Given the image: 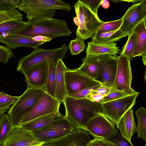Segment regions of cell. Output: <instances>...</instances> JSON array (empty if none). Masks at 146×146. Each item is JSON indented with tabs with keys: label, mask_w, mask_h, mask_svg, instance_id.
<instances>
[{
	"label": "cell",
	"mask_w": 146,
	"mask_h": 146,
	"mask_svg": "<svg viewBox=\"0 0 146 146\" xmlns=\"http://www.w3.org/2000/svg\"><path fill=\"white\" fill-rule=\"evenodd\" d=\"M63 103L65 117L79 129L86 131V126L92 119L104 115L102 103L86 98L76 99L67 95Z\"/></svg>",
	"instance_id": "cell-1"
},
{
	"label": "cell",
	"mask_w": 146,
	"mask_h": 146,
	"mask_svg": "<svg viewBox=\"0 0 146 146\" xmlns=\"http://www.w3.org/2000/svg\"><path fill=\"white\" fill-rule=\"evenodd\" d=\"M27 22V27L12 36L31 38L41 35L52 39L59 36H70L72 33L67 22L64 20L52 18Z\"/></svg>",
	"instance_id": "cell-2"
},
{
	"label": "cell",
	"mask_w": 146,
	"mask_h": 146,
	"mask_svg": "<svg viewBox=\"0 0 146 146\" xmlns=\"http://www.w3.org/2000/svg\"><path fill=\"white\" fill-rule=\"evenodd\" d=\"M17 8L26 14L28 21L53 18L56 10L69 11L71 6L60 0H21Z\"/></svg>",
	"instance_id": "cell-3"
},
{
	"label": "cell",
	"mask_w": 146,
	"mask_h": 146,
	"mask_svg": "<svg viewBox=\"0 0 146 146\" xmlns=\"http://www.w3.org/2000/svg\"><path fill=\"white\" fill-rule=\"evenodd\" d=\"M74 7L76 17L74 18L73 21L78 26L76 36L84 40L92 38L104 22L82 0L77 1Z\"/></svg>",
	"instance_id": "cell-4"
},
{
	"label": "cell",
	"mask_w": 146,
	"mask_h": 146,
	"mask_svg": "<svg viewBox=\"0 0 146 146\" xmlns=\"http://www.w3.org/2000/svg\"><path fill=\"white\" fill-rule=\"evenodd\" d=\"M46 92L44 88L27 87L8 112L13 126L20 125L23 117Z\"/></svg>",
	"instance_id": "cell-5"
},
{
	"label": "cell",
	"mask_w": 146,
	"mask_h": 146,
	"mask_svg": "<svg viewBox=\"0 0 146 146\" xmlns=\"http://www.w3.org/2000/svg\"><path fill=\"white\" fill-rule=\"evenodd\" d=\"M69 49L68 45H62L59 48L54 49L43 48L37 47L29 55L22 57L19 61L16 71L21 72L35 65L42 63L50 59L57 61L66 56Z\"/></svg>",
	"instance_id": "cell-6"
},
{
	"label": "cell",
	"mask_w": 146,
	"mask_h": 146,
	"mask_svg": "<svg viewBox=\"0 0 146 146\" xmlns=\"http://www.w3.org/2000/svg\"><path fill=\"white\" fill-rule=\"evenodd\" d=\"M78 129L64 116L62 119L32 132L35 137L46 143H54Z\"/></svg>",
	"instance_id": "cell-7"
},
{
	"label": "cell",
	"mask_w": 146,
	"mask_h": 146,
	"mask_svg": "<svg viewBox=\"0 0 146 146\" xmlns=\"http://www.w3.org/2000/svg\"><path fill=\"white\" fill-rule=\"evenodd\" d=\"M139 92L117 100L102 103L104 115L118 129L119 122L124 114L136 103Z\"/></svg>",
	"instance_id": "cell-8"
},
{
	"label": "cell",
	"mask_w": 146,
	"mask_h": 146,
	"mask_svg": "<svg viewBox=\"0 0 146 146\" xmlns=\"http://www.w3.org/2000/svg\"><path fill=\"white\" fill-rule=\"evenodd\" d=\"M61 103L46 92L23 117L20 125L40 117L60 112Z\"/></svg>",
	"instance_id": "cell-9"
},
{
	"label": "cell",
	"mask_w": 146,
	"mask_h": 146,
	"mask_svg": "<svg viewBox=\"0 0 146 146\" xmlns=\"http://www.w3.org/2000/svg\"><path fill=\"white\" fill-rule=\"evenodd\" d=\"M122 24L119 29L129 36L135 27L146 19V0H141L130 7L122 17Z\"/></svg>",
	"instance_id": "cell-10"
},
{
	"label": "cell",
	"mask_w": 146,
	"mask_h": 146,
	"mask_svg": "<svg viewBox=\"0 0 146 146\" xmlns=\"http://www.w3.org/2000/svg\"><path fill=\"white\" fill-rule=\"evenodd\" d=\"M64 76L67 95L85 88L102 84L81 73L78 68H67Z\"/></svg>",
	"instance_id": "cell-11"
},
{
	"label": "cell",
	"mask_w": 146,
	"mask_h": 146,
	"mask_svg": "<svg viewBox=\"0 0 146 146\" xmlns=\"http://www.w3.org/2000/svg\"><path fill=\"white\" fill-rule=\"evenodd\" d=\"M99 68L97 81L111 88L117 70L118 56L115 55L105 54L98 56Z\"/></svg>",
	"instance_id": "cell-12"
},
{
	"label": "cell",
	"mask_w": 146,
	"mask_h": 146,
	"mask_svg": "<svg viewBox=\"0 0 146 146\" xmlns=\"http://www.w3.org/2000/svg\"><path fill=\"white\" fill-rule=\"evenodd\" d=\"M86 131L93 137L110 140L118 131L113 124L104 115H98L92 119L86 127Z\"/></svg>",
	"instance_id": "cell-13"
},
{
	"label": "cell",
	"mask_w": 146,
	"mask_h": 146,
	"mask_svg": "<svg viewBox=\"0 0 146 146\" xmlns=\"http://www.w3.org/2000/svg\"><path fill=\"white\" fill-rule=\"evenodd\" d=\"M130 60L121 55L118 56L117 70L112 89L135 92L131 87L132 74Z\"/></svg>",
	"instance_id": "cell-14"
},
{
	"label": "cell",
	"mask_w": 146,
	"mask_h": 146,
	"mask_svg": "<svg viewBox=\"0 0 146 146\" xmlns=\"http://www.w3.org/2000/svg\"><path fill=\"white\" fill-rule=\"evenodd\" d=\"M43 143L35 137L32 132L18 125L12 127L3 146H30Z\"/></svg>",
	"instance_id": "cell-15"
},
{
	"label": "cell",
	"mask_w": 146,
	"mask_h": 146,
	"mask_svg": "<svg viewBox=\"0 0 146 146\" xmlns=\"http://www.w3.org/2000/svg\"><path fill=\"white\" fill-rule=\"evenodd\" d=\"M22 73L25 76L27 87L44 88L48 74L47 61L33 65Z\"/></svg>",
	"instance_id": "cell-16"
},
{
	"label": "cell",
	"mask_w": 146,
	"mask_h": 146,
	"mask_svg": "<svg viewBox=\"0 0 146 146\" xmlns=\"http://www.w3.org/2000/svg\"><path fill=\"white\" fill-rule=\"evenodd\" d=\"M90 135L86 130L78 129L55 142V146H89L92 139Z\"/></svg>",
	"instance_id": "cell-17"
},
{
	"label": "cell",
	"mask_w": 146,
	"mask_h": 146,
	"mask_svg": "<svg viewBox=\"0 0 146 146\" xmlns=\"http://www.w3.org/2000/svg\"><path fill=\"white\" fill-rule=\"evenodd\" d=\"M67 68L62 59L57 60L55 98L61 103H63L67 95L64 76Z\"/></svg>",
	"instance_id": "cell-18"
},
{
	"label": "cell",
	"mask_w": 146,
	"mask_h": 146,
	"mask_svg": "<svg viewBox=\"0 0 146 146\" xmlns=\"http://www.w3.org/2000/svg\"><path fill=\"white\" fill-rule=\"evenodd\" d=\"M0 42L5 44L11 49L19 47H27L35 48L44 42L33 40L31 38L19 36H8L0 37Z\"/></svg>",
	"instance_id": "cell-19"
},
{
	"label": "cell",
	"mask_w": 146,
	"mask_h": 146,
	"mask_svg": "<svg viewBox=\"0 0 146 146\" xmlns=\"http://www.w3.org/2000/svg\"><path fill=\"white\" fill-rule=\"evenodd\" d=\"M64 117L60 112L44 115L23 124L21 125L25 129L32 132L41 129Z\"/></svg>",
	"instance_id": "cell-20"
},
{
	"label": "cell",
	"mask_w": 146,
	"mask_h": 146,
	"mask_svg": "<svg viewBox=\"0 0 146 146\" xmlns=\"http://www.w3.org/2000/svg\"><path fill=\"white\" fill-rule=\"evenodd\" d=\"M116 44L115 43H103L92 41L88 43L86 55L97 56L105 54L115 55L120 51Z\"/></svg>",
	"instance_id": "cell-21"
},
{
	"label": "cell",
	"mask_w": 146,
	"mask_h": 146,
	"mask_svg": "<svg viewBox=\"0 0 146 146\" xmlns=\"http://www.w3.org/2000/svg\"><path fill=\"white\" fill-rule=\"evenodd\" d=\"M136 127L132 108L129 110L121 118L119 123L118 129L122 136L131 142L132 137L136 132Z\"/></svg>",
	"instance_id": "cell-22"
},
{
	"label": "cell",
	"mask_w": 146,
	"mask_h": 146,
	"mask_svg": "<svg viewBox=\"0 0 146 146\" xmlns=\"http://www.w3.org/2000/svg\"><path fill=\"white\" fill-rule=\"evenodd\" d=\"M82 63L79 70L88 77L97 80L99 68V60L98 56L87 54L82 59Z\"/></svg>",
	"instance_id": "cell-23"
},
{
	"label": "cell",
	"mask_w": 146,
	"mask_h": 146,
	"mask_svg": "<svg viewBox=\"0 0 146 146\" xmlns=\"http://www.w3.org/2000/svg\"><path fill=\"white\" fill-rule=\"evenodd\" d=\"M146 20L141 22L133 31L136 33V42L133 57L146 54Z\"/></svg>",
	"instance_id": "cell-24"
},
{
	"label": "cell",
	"mask_w": 146,
	"mask_h": 146,
	"mask_svg": "<svg viewBox=\"0 0 146 146\" xmlns=\"http://www.w3.org/2000/svg\"><path fill=\"white\" fill-rule=\"evenodd\" d=\"M28 26L27 22L12 20L0 24V37L12 36L25 29Z\"/></svg>",
	"instance_id": "cell-25"
},
{
	"label": "cell",
	"mask_w": 146,
	"mask_h": 146,
	"mask_svg": "<svg viewBox=\"0 0 146 146\" xmlns=\"http://www.w3.org/2000/svg\"><path fill=\"white\" fill-rule=\"evenodd\" d=\"M47 61L48 64V74L44 89L47 93L55 98L57 61L50 59Z\"/></svg>",
	"instance_id": "cell-26"
},
{
	"label": "cell",
	"mask_w": 146,
	"mask_h": 146,
	"mask_svg": "<svg viewBox=\"0 0 146 146\" xmlns=\"http://www.w3.org/2000/svg\"><path fill=\"white\" fill-rule=\"evenodd\" d=\"M127 36L119 29L116 31L110 32H96L92 38V41L103 43H115Z\"/></svg>",
	"instance_id": "cell-27"
},
{
	"label": "cell",
	"mask_w": 146,
	"mask_h": 146,
	"mask_svg": "<svg viewBox=\"0 0 146 146\" xmlns=\"http://www.w3.org/2000/svg\"><path fill=\"white\" fill-rule=\"evenodd\" d=\"M135 112L137 120L136 130L137 133V138H141L146 141V110L142 106Z\"/></svg>",
	"instance_id": "cell-28"
},
{
	"label": "cell",
	"mask_w": 146,
	"mask_h": 146,
	"mask_svg": "<svg viewBox=\"0 0 146 146\" xmlns=\"http://www.w3.org/2000/svg\"><path fill=\"white\" fill-rule=\"evenodd\" d=\"M13 126L9 115L2 114L0 118V145H3Z\"/></svg>",
	"instance_id": "cell-29"
},
{
	"label": "cell",
	"mask_w": 146,
	"mask_h": 146,
	"mask_svg": "<svg viewBox=\"0 0 146 146\" xmlns=\"http://www.w3.org/2000/svg\"><path fill=\"white\" fill-rule=\"evenodd\" d=\"M128 37L127 41L123 47L120 55L126 56L131 61L133 58V55L136 44V33L133 31Z\"/></svg>",
	"instance_id": "cell-30"
},
{
	"label": "cell",
	"mask_w": 146,
	"mask_h": 146,
	"mask_svg": "<svg viewBox=\"0 0 146 146\" xmlns=\"http://www.w3.org/2000/svg\"><path fill=\"white\" fill-rule=\"evenodd\" d=\"M138 92L136 91L132 92L125 90H119L111 88L110 92L105 96L99 102L102 104L122 98Z\"/></svg>",
	"instance_id": "cell-31"
},
{
	"label": "cell",
	"mask_w": 146,
	"mask_h": 146,
	"mask_svg": "<svg viewBox=\"0 0 146 146\" xmlns=\"http://www.w3.org/2000/svg\"><path fill=\"white\" fill-rule=\"evenodd\" d=\"M12 20L23 21V15L18 10L0 12V24Z\"/></svg>",
	"instance_id": "cell-32"
},
{
	"label": "cell",
	"mask_w": 146,
	"mask_h": 146,
	"mask_svg": "<svg viewBox=\"0 0 146 146\" xmlns=\"http://www.w3.org/2000/svg\"><path fill=\"white\" fill-rule=\"evenodd\" d=\"M122 18L115 21L104 22L100 26L97 32L108 33L116 31L121 27L122 23Z\"/></svg>",
	"instance_id": "cell-33"
},
{
	"label": "cell",
	"mask_w": 146,
	"mask_h": 146,
	"mask_svg": "<svg viewBox=\"0 0 146 146\" xmlns=\"http://www.w3.org/2000/svg\"><path fill=\"white\" fill-rule=\"evenodd\" d=\"M84 41L76 36L70 41L68 45L72 55H76L84 50L85 47Z\"/></svg>",
	"instance_id": "cell-34"
},
{
	"label": "cell",
	"mask_w": 146,
	"mask_h": 146,
	"mask_svg": "<svg viewBox=\"0 0 146 146\" xmlns=\"http://www.w3.org/2000/svg\"><path fill=\"white\" fill-rule=\"evenodd\" d=\"M19 96H13L3 92H0V108L10 106L14 104Z\"/></svg>",
	"instance_id": "cell-35"
},
{
	"label": "cell",
	"mask_w": 146,
	"mask_h": 146,
	"mask_svg": "<svg viewBox=\"0 0 146 146\" xmlns=\"http://www.w3.org/2000/svg\"><path fill=\"white\" fill-rule=\"evenodd\" d=\"M20 0H0V12L16 9Z\"/></svg>",
	"instance_id": "cell-36"
},
{
	"label": "cell",
	"mask_w": 146,
	"mask_h": 146,
	"mask_svg": "<svg viewBox=\"0 0 146 146\" xmlns=\"http://www.w3.org/2000/svg\"><path fill=\"white\" fill-rule=\"evenodd\" d=\"M11 49L6 46L0 45V62L7 63L11 57H14Z\"/></svg>",
	"instance_id": "cell-37"
},
{
	"label": "cell",
	"mask_w": 146,
	"mask_h": 146,
	"mask_svg": "<svg viewBox=\"0 0 146 146\" xmlns=\"http://www.w3.org/2000/svg\"><path fill=\"white\" fill-rule=\"evenodd\" d=\"M100 85L85 88L68 96L76 99L86 98V97L91 92L96 89Z\"/></svg>",
	"instance_id": "cell-38"
},
{
	"label": "cell",
	"mask_w": 146,
	"mask_h": 146,
	"mask_svg": "<svg viewBox=\"0 0 146 146\" xmlns=\"http://www.w3.org/2000/svg\"><path fill=\"white\" fill-rule=\"evenodd\" d=\"M89 142V146H115L116 145L110 140L94 137Z\"/></svg>",
	"instance_id": "cell-39"
},
{
	"label": "cell",
	"mask_w": 146,
	"mask_h": 146,
	"mask_svg": "<svg viewBox=\"0 0 146 146\" xmlns=\"http://www.w3.org/2000/svg\"><path fill=\"white\" fill-rule=\"evenodd\" d=\"M110 140L114 143L115 146H133L131 142L122 136L118 132Z\"/></svg>",
	"instance_id": "cell-40"
},
{
	"label": "cell",
	"mask_w": 146,
	"mask_h": 146,
	"mask_svg": "<svg viewBox=\"0 0 146 146\" xmlns=\"http://www.w3.org/2000/svg\"><path fill=\"white\" fill-rule=\"evenodd\" d=\"M86 4L91 10L97 15L98 9L101 5V0H82Z\"/></svg>",
	"instance_id": "cell-41"
},
{
	"label": "cell",
	"mask_w": 146,
	"mask_h": 146,
	"mask_svg": "<svg viewBox=\"0 0 146 146\" xmlns=\"http://www.w3.org/2000/svg\"><path fill=\"white\" fill-rule=\"evenodd\" d=\"M111 88L102 84L96 89L92 91L90 94H99L105 96L110 91Z\"/></svg>",
	"instance_id": "cell-42"
},
{
	"label": "cell",
	"mask_w": 146,
	"mask_h": 146,
	"mask_svg": "<svg viewBox=\"0 0 146 146\" xmlns=\"http://www.w3.org/2000/svg\"><path fill=\"white\" fill-rule=\"evenodd\" d=\"M104 96L99 94H89L86 97L92 102H99Z\"/></svg>",
	"instance_id": "cell-43"
},
{
	"label": "cell",
	"mask_w": 146,
	"mask_h": 146,
	"mask_svg": "<svg viewBox=\"0 0 146 146\" xmlns=\"http://www.w3.org/2000/svg\"><path fill=\"white\" fill-rule=\"evenodd\" d=\"M34 40L38 42H42L44 43L50 42L52 39L51 38L42 36L38 35L31 38Z\"/></svg>",
	"instance_id": "cell-44"
},
{
	"label": "cell",
	"mask_w": 146,
	"mask_h": 146,
	"mask_svg": "<svg viewBox=\"0 0 146 146\" xmlns=\"http://www.w3.org/2000/svg\"><path fill=\"white\" fill-rule=\"evenodd\" d=\"M101 5L103 8L106 9H108L110 5L109 1L106 0H101Z\"/></svg>",
	"instance_id": "cell-45"
},
{
	"label": "cell",
	"mask_w": 146,
	"mask_h": 146,
	"mask_svg": "<svg viewBox=\"0 0 146 146\" xmlns=\"http://www.w3.org/2000/svg\"><path fill=\"white\" fill-rule=\"evenodd\" d=\"M10 107H7L3 108H0V115L5 113L9 108Z\"/></svg>",
	"instance_id": "cell-46"
},
{
	"label": "cell",
	"mask_w": 146,
	"mask_h": 146,
	"mask_svg": "<svg viewBox=\"0 0 146 146\" xmlns=\"http://www.w3.org/2000/svg\"><path fill=\"white\" fill-rule=\"evenodd\" d=\"M142 61H143V64L145 65H146V54H145L142 56Z\"/></svg>",
	"instance_id": "cell-47"
},
{
	"label": "cell",
	"mask_w": 146,
	"mask_h": 146,
	"mask_svg": "<svg viewBox=\"0 0 146 146\" xmlns=\"http://www.w3.org/2000/svg\"><path fill=\"white\" fill-rule=\"evenodd\" d=\"M141 0H119L120 1H124L128 2H132L133 3H135L136 2H139Z\"/></svg>",
	"instance_id": "cell-48"
},
{
	"label": "cell",
	"mask_w": 146,
	"mask_h": 146,
	"mask_svg": "<svg viewBox=\"0 0 146 146\" xmlns=\"http://www.w3.org/2000/svg\"><path fill=\"white\" fill-rule=\"evenodd\" d=\"M41 146H55L54 143H45Z\"/></svg>",
	"instance_id": "cell-49"
},
{
	"label": "cell",
	"mask_w": 146,
	"mask_h": 146,
	"mask_svg": "<svg viewBox=\"0 0 146 146\" xmlns=\"http://www.w3.org/2000/svg\"><path fill=\"white\" fill-rule=\"evenodd\" d=\"M45 143H42L39 144V145H36L30 146H41L42 145H43Z\"/></svg>",
	"instance_id": "cell-50"
},
{
	"label": "cell",
	"mask_w": 146,
	"mask_h": 146,
	"mask_svg": "<svg viewBox=\"0 0 146 146\" xmlns=\"http://www.w3.org/2000/svg\"><path fill=\"white\" fill-rule=\"evenodd\" d=\"M0 146H3V145H0Z\"/></svg>",
	"instance_id": "cell-51"
},
{
	"label": "cell",
	"mask_w": 146,
	"mask_h": 146,
	"mask_svg": "<svg viewBox=\"0 0 146 146\" xmlns=\"http://www.w3.org/2000/svg\"><path fill=\"white\" fill-rule=\"evenodd\" d=\"M1 115H0V118Z\"/></svg>",
	"instance_id": "cell-52"
},
{
	"label": "cell",
	"mask_w": 146,
	"mask_h": 146,
	"mask_svg": "<svg viewBox=\"0 0 146 146\" xmlns=\"http://www.w3.org/2000/svg\"><path fill=\"white\" fill-rule=\"evenodd\" d=\"M145 146H146V145H145Z\"/></svg>",
	"instance_id": "cell-53"
}]
</instances>
